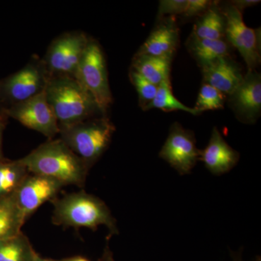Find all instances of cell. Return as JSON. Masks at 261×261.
I'll use <instances>...</instances> for the list:
<instances>
[{
    "label": "cell",
    "instance_id": "cell-1",
    "mask_svg": "<svg viewBox=\"0 0 261 261\" xmlns=\"http://www.w3.org/2000/svg\"><path fill=\"white\" fill-rule=\"evenodd\" d=\"M20 161L29 173L53 178L64 186L84 187L89 170L60 138L48 140Z\"/></svg>",
    "mask_w": 261,
    "mask_h": 261
},
{
    "label": "cell",
    "instance_id": "cell-2",
    "mask_svg": "<svg viewBox=\"0 0 261 261\" xmlns=\"http://www.w3.org/2000/svg\"><path fill=\"white\" fill-rule=\"evenodd\" d=\"M44 93L59 127L106 116L88 91L73 77H50Z\"/></svg>",
    "mask_w": 261,
    "mask_h": 261
},
{
    "label": "cell",
    "instance_id": "cell-3",
    "mask_svg": "<svg viewBox=\"0 0 261 261\" xmlns=\"http://www.w3.org/2000/svg\"><path fill=\"white\" fill-rule=\"evenodd\" d=\"M54 210L53 222L64 227L88 228L95 230L99 226L108 228L110 234H118L116 219L104 201L82 191L67 194L51 201Z\"/></svg>",
    "mask_w": 261,
    "mask_h": 261
},
{
    "label": "cell",
    "instance_id": "cell-4",
    "mask_svg": "<svg viewBox=\"0 0 261 261\" xmlns=\"http://www.w3.org/2000/svg\"><path fill=\"white\" fill-rule=\"evenodd\" d=\"M60 139L90 168L107 150L116 127L106 116L59 127Z\"/></svg>",
    "mask_w": 261,
    "mask_h": 261
},
{
    "label": "cell",
    "instance_id": "cell-5",
    "mask_svg": "<svg viewBox=\"0 0 261 261\" xmlns=\"http://www.w3.org/2000/svg\"><path fill=\"white\" fill-rule=\"evenodd\" d=\"M49 78L42 58L33 56L21 69L0 80V99L4 110L42 93Z\"/></svg>",
    "mask_w": 261,
    "mask_h": 261
},
{
    "label": "cell",
    "instance_id": "cell-6",
    "mask_svg": "<svg viewBox=\"0 0 261 261\" xmlns=\"http://www.w3.org/2000/svg\"><path fill=\"white\" fill-rule=\"evenodd\" d=\"M74 78L88 91L103 114L106 115L113 103L112 93L104 53L93 39H89Z\"/></svg>",
    "mask_w": 261,
    "mask_h": 261
},
{
    "label": "cell",
    "instance_id": "cell-7",
    "mask_svg": "<svg viewBox=\"0 0 261 261\" xmlns=\"http://www.w3.org/2000/svg\"><path fill=\"white\" fill-rule=\"evenodd\" d=\"M89 39L85 33H64L51 42L42 58L49 76L74 78Z\"/></svg>",
    "mask_w": 261,
    "mask_h": 261
},
{
    "label": "cell",
    "instance_id": "cell-8",
    "mask_svg": "<svg viewBox=\"0 0 261 261\" xmlns=\"http://www.w3.org/2000/svg\"><path fill=\"white\" fill-rule=\"evenodd\" d=\"M220 9L226 20L225 37L228 44L238 49L248 70H255L260 63V32L247 27L242 12L231 3Z\"/></svg>",
    "mask_w": 261,
    "mask_h": 261
},
{
    "label": "cell",
    "instance_id": "cell-9",
    "mask_svg": "<svg viewBox=\"0 0 261 261\" xmlns=\"http://www.w3.org/2000/svg\"><path fill=\"white\" fill-rule=\"evenodd\" d=\"M3 113L8 118H13L29 129L42 134L48 140H53L59 135V125L44 92L6 108Z\"/></svg>",
    "mask_w": 261,
    "mask_h": 261
},
{
    "label": "cell",
    "instance_id": "cell-10",
    "mask_svg": "<svg viewBox=\"0 0 261 261\" xmlns=\"http://www.w3.org/2000/svg\"><path fill=\"white\" fill-rule=\"evenodd\" d=\"M159 156L180 174L191 172L200 156L193 132L185 129L178 123H173Z\"/></svg>",
    "mask_w": 261,
    "mask_h": 261
},
{
    "label": "cell",
    "instance_id": "cell-11",
    "mask_svg": "<svg viewBox=\"0 0 261 261\" xmlns=\"http://www.w3.org/2000/svg\"><path fill=\"white\" fill-rule=\"evenodd\" d=\"M64 187L53 178L29 173L14 193L19 210L25 221L43 204L55 200Z\"/></svg>",
    "mask_w": 261,
    "mask_h": 261
},
{
    "label": "cell",
    "instance_id": "cell-12",
    "mask_svg": "<svg viewBox=\"0 0 261 261\" xmlns=\"http://www.w3.org/2000/svg\"><path fill=\"white\" fill-rule=\"evenodd\" d=\"M230 106L238 119L253 123L261 111V77L255 70H248L243 82L229 95Z\"/></svg>",
    "mask_w": 261,
    "mask_h": 261
},
{
    "label": "cell",
    "instance_id": "cell-13",
    "mask_svg": "<svg viewBox=\"0 0 261 261\" xmlns=\"http://www.w3.org/2000/svg\"><path fill=\"white\" fill-rule=\"evenodd\" d=\"M240 156L238 151L226 143L219 129L214 127L208 145L200 150V161L211 173L220 176L231 171L238 164Z\"/></svg>",
    "mask_w": 261,
    "mask_h": 261
},
{
    "label": "cell",
    "instance_id": "cell-14",
    "mask_svg": "<svg viewBox=\"0 0 261 261\" xmlns=\"http://www.w3.org/2000/svg\"><path fill=\"white\" fill-rule=\"evenodd\" d=\"M204 82L224 94L230 95L243 82L240 66L229 56L223 57L202 67Z\"/></svg>",
    "mask_w": 261,
    "mask_h": 261
},
{
    "label": "cell",
    "instance_id": "cell-15",
    "mask_svg": "<svg viewBox=\"0 0 261 261\" xmlns=\"http://www.w3.org/2000/svg\"><path fill=\"white\" fill-rule=\"evenodd\" d=\"M178 44L177 25L174 19L168 18L154 28L136 55H146L172 59Z\"/></svg>",
    "mask_w": 261,
    "mask_h": 261
},
{
    "label": "cell",
    "instance_id": "cell-16",
    "mask_svg": "<svg viewBox=\"0 0 261 261\" xmlns=\"http://www.w3.org/2000/svg\"><path fill=\"white\" fill-rule=\"evenodd\" d=\"M171 61L172 59L169 58L135 55L132 61V70L159 87L164 81L170 80Z\"/></svg>",
    "mask_w": 261,
    "mask_h": 261
},
{
    "label": "cell",
    "instance_id": "cell-17",
    "mask_svg": "<svg viewBox=\"0 0 261 261\" xmlns=\"http://www.w3.org/2000/svg\"><path fill=\"white\" fill-rule=\"evenodd\" d=\"M189 49L201 68L223 57L229 56L230 44L224 39L211 40L192 36Z\"/></svg>",
    "mask_w": 261,
    "mask_h": 261
},
{
    "label": "cell",
    "instance_id": "cell-18",
    "mask_svg": "<svg viewBox=\"0 0 261 261\" xmlns=\"http://www.w3.org/2000/svg\"><path fill=\"white\" fill-rule=\"evenodd\" d=\"M25 222L14 194L0 199V242L21 232Z\"/></svg>",
    "mask_w": 261,
    "mask_h": 261
},
{
    "label": "cell",
    "instance_id": "cell-19",
    "mask_svg": "<svg viewBox=\"0 0 261 261\" xmlns=\"http://www.w3.org/2000/svg\"><path fill=\"white\" fill-rule=\"evenodd\" d=\"M226 20L221 9L213 3L194 28L193 36L199 39L219 40L225 37Z\"/></svg>",
    "mask_w": 261,
    "mask_h": 261
},
{
    "label": "cell",
    "instance_id": "cell-20",
    "mask_svg": "<svg viewBox=\"0 0 261 261\" xmlns=\"http://www.w3.org/2000/svg\"><path fill=\"white\" fill-rule=\"evenodd\" d=\"M29 174L20 159L0 160V199L14 194Z\"/></svg>",
    "mask_w": 261,
    "mask_h": 261
},
{
    "label": "cell",
    "instance_id": "cell-21",
    "mask_svg": "<svg viewBox=\"0 0 261 261\" xmlns=\"http://www.w3.org/2000/svg\"><path fill=\"white\" fill-rule=\"evenodd\" d=\"M37 254L22 231L0 242V261H34Z\"/></svg>",
    "mask_w": 261,
    "mask_h": 261
},
{
    "label": "cell",
    "instance_id": "cell-22",
    "mask_svg": "<svg viewBox=\"0 0 261 261\" xmlns=\"http://www.w3.org/2000/svg\"><path fill=\"white\" fill-rule=\"evenodd\" d=\"M152 108L162 110L166 112L173 111H185V112L194 115V116H197L202 113L195 110V108L185 106L175 97L173 94L170 80L164 81L158 87L155 97L146 108L145 111L152 109Z\"/></svg>",
    "mask_w": 261,
    "mask_h": 261
},
{
    "label": "cell",
    "instance_id": "cell-23",
    "mask_svg": "<svg viewBox=\"0 0 261 261\" xmlns=\"http://www.w3.org/2000/svg\"><path fill=\"white\" fill-rule=\"evenodd\" d=\"M226 102V96L209 84L204 83L199 92L195 108L202 113L205 111L223 109Z\"/></svg>",
    "mask_w": 261,
    "mask_h": 261
},
{
    "label": "cell",
    "instance_id": "cell-24",
    "mask_svg": "<svg viewBox=\"0 0 261 261\" xmlns=\"http://www.w3.org/2000/svg\"><path fill=\"white\" fill-rule=\"evenodd\" d=\"M129 77L130 82L135 86L138 93L140 107L145 111L146 108L155 97L158 87L149 82L135 70L130 69Z\"/></svg>",
    "mask_w": 261,
    "mask_h": 261
},
{
    "label": "cell",
    "instance_id": "cell-25",
    "mask_svg": "<svg viewBox=\"0 0 261 261\" xmlns=\"http://www.w3.org/2000/svg\"><path fill=\"white\" fill-rule=\"evenodd\" d=\"M187 0H162L160 1L159 15L182 14L186 8Z\"/></svg>",
    "mask_w": 261,
    "mask_h": 261
},
{
    "label": "cell",
    "instance_id": "cell-26",
    "mask_svg": "<svg viewBox=\"0 0 261 261\" xmlns=\"http://www.w3.org/2000/svg\"><path fill=\"white\" fill-rule=\"evenodd\" d=\"M213 4L208 0H187L186 8L182 14L187 18L204 14Z\"/></svg>",
    "mask_w": 261,
    "mask_h": 261
},
{
    "label": "cell",
    "instance_id": "cell-27",
    "mask_svg": "<svg viewBox=\"0 0 261 261\" xmlns=\"http://www.w3.org/2000/svg\"><path fill=\"white\" fill-rule=\"evenodd\" d=\"M260 3V1H258V0H236V1L231 2V4L233 5L237 9L242 11L247 8L259 4Z\"/></svg>",
    "mask_w": 261,
    "mask_h": 261
},
{
    "label": "cell",
    "instance_id": "cell-28",
    "mask_svg": "<svg viewBox=\"0 0 261 261\" xmlns=\"http://www.w3.org/2000/svg\"><path fill=\"white\" fill-rule=\"evenodd\" d=\"M8 118L4 113H0V160L4 159L3 153V132H4L5 125H6V120Z\"/></svg>",
    "mask_w": 261,
    "mask_h": 261
},
{
    "label": "cell",
    "instance_id": "cell-29",
    "mask_svg": "<svg viewBox=\"0 0 261 261\" xmlns=\"http://www.w3.org/2000/svg\"><path fill=\"white\" fill-rule=\"evenodd\" d=\"M67 259H64V260H53V259H47V258H43V257H41L39 256L38 254L36 255L35 258H34V261H66Z\"/></svg>",
    "mask_w": 261,
    "mask_h": 261
},
{
    "label": "cell",
    "instance_id": "cell-30",
    "mask_svg": "<svg viewBox=\"0 0 261 261\" xmlns=\"http://www.w3.org/2000/svg\"><path fill=\"white\" fill-rule=\"evenodd\" d=\"M103 260L104 261H114L113 259L112 254L111 252L107 251L105 253L104 257H103Z\"/></svg>",
    "mask_w": 261,
    "mask_h": 261
},
{
    "label": "cell",
    "instance_id": "cell-31",
    "mask_svg": "<svg viewBox=\"0 0 261 261\" xmlns=\"http://www.w3.org/2000/svg\"><path fill=\"white\" fill-rule=\"evenodd\" d=\"M66 261H89L82 257H74L67 259Z\"/></svg>",
    "mask_w": 261,
    "mask_h": 261
},
{
    "label": "cell",
    "instance_id": "cell-32",
    "mask_svg": "<svg viewBox=\"0 0 261 261\" xmlns=\"http://www.w3.org/2000/svg\"><path fill=\"white\" fill-rule=\"evenodd\" d=\"M4 111V108H3V103H2L1 99H0V113H3Z\"/></svg>",
    "mask_w": 261,
    "mask_h": 261
},
{
    "label": "cell",
    "instance_id": "cell-33",
    "mask_svg": "<svg viewBox=\"0 0 261 261\" xmlns=\"http://www.w3.org/2000/svg\"><path fill=\"white\" fill-rule=\"evenodd\" d=\"M234 261H243L240 257H234ZM257 261H260V259L259 258V260H257Z\"/></svg>",
    "mask_w": 261,
    "mask_h": 261
}]
</instances>
